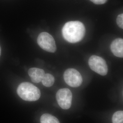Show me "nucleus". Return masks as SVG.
I'll return each instance as SVG.
<instances>
[{"mask_svg":"<svg viewBox=\"0 0 123 123\" xmlns=\"http://www.w3.org/2000/svg\"><path fill=\"white\" fill-rule=\"evenodd\" d=\"M85 28L84 24L79 21L67 22L62 28L63 38L69 43H76L84 38Z\"/></svg>","mask_w":123,"mask_h":123,"instance_id":"1","label":"nucleus"},{"mask_svg":"<svg viewBox=\"0 0 123 123\" xmlns=\"http://www.w3.org/2000/svg\"><path fill=\"white\" fill-rule=\"evenodd\" d=\"M41 123H60L58 119L51 114H44L40 118Z\"/></svg>","mask_w":123,"mask_h":123,"instance_id":"9","label":"nucleus"},{"mask_svg":"<svg viewBox=\"0 0 123 123\" xmlns=\"http://www.w3.org/2000/svg\"><path fill=\"white\" fill-rule=\"evenodd\" d=\"M57 103L62 109L68 110L71 106L73 95L68 88H61L56 93Z\"/></svg>","mask_w":123,"mask_h":123,"instance_id":"5","label":"nucleus"},{"mask_svg":"<svg viewBox=\"0 0 123 123\" xmlns=\"http://www.w3.org/2000/svg\"><path fill=\"white\" fill-rule=\"evenodd\" d=\"M110 49L114 56L123 57V39L118 38L114 40L110 45Z\"/></svg>","mask_w":123,"mask_h":123,"instance_id":"7","label":"nucleus"},{"mask_svg":"<svg viewBox=\"0 0 123 123\" xmlns=\"http://www.w3.org/2000/svg\"><path fill=\"white\" fill-rule=\"evenodd\" d=\"M63 78L66 84L72 87H78L83 82L81 75L74 68L67 69L64 73Z\"/></svg>","mask_w":123,"mask_h":123,"instance_id":"6","label":"nucleus"},{"mask_svg":"<svg viewBox=\"0 0 123 123\" xmlns=\"http://www.w3.org/2000/svg\"><path fill=\"white\" fill-rule=\"evenodd\" d=\"M88 65L90 68L97 74L105 76L108 73V66L105 60L96 55L91 56L88 60Z\"/></svg>","mask_w":123,"mask_h":123,"instance_id":"4","label":"nucleus"},{"mask_svg":"<svg viewBox=\"0 0 123 123\" xmlns=\"http://www.w3.org/2000/svg\"><path fill=\"white\" fill-rule=\"evenodd\" d=\"M17 93L19 97L25 101H37L41 96L39 89L28 82L20 84L17 88Z\"/></svg>","mask_w":123,"mask_h":123,"instance_id":"2","label":"nucleus"},{"mask_svg":"<svg viewBox=\"0 0 123 123\" xmlns=\"http://www.w3.org/2000/svg\"><path fill=\"white\" fill-rule=\"evenodd\" d=\"M28 74L32 82L39 83L41 82L45 74L44 71L37 68H32L29 69Z\"/></svg>","mask_w":123,"mask_h":123,"instance_id":"8","label":"nucleus"},{"mask_svg":"<svg viewBox=\"0 0 123 123\" xmlns=\"http://www.w3.org/2000/svg\"><path fill=\"white\" fill-rule=\"evenodd\" d=\"M93 3L97 5L104 4L107 1V0H90Z\"/></svg>","mask_w":123,"mask_h":123,"instance_id":"13","label":"nucleus"},{"mask_svg":"<svg viewBox=\"0 0 123 123\" xmlns=\"http://www.w3.org/2000/svg\"><path fill=\"white\" fill-rule=\"evenodd\" d=\"M116 22L118 26L121 28H123V14H120L117 17Z\"/></svg>","mask_w":123,"mask_h":123,"instance_id":"12","label":"nucleus"},{"mask_svg":"<svg viewBox=\"0 0 123 123\" xmlns=\"http://www.w3.org/2000/svg\"><path fill=\"white\" fill-rule=\"evenodd\" d=\"M112 119L113 123H123V111H118L114 113Z\"/></svg>","mask_w":123,"mask_h":123,"instance_id":"11","label":"nucleus"},{"mask_svg":"<svg viewBox=\"0 0 123 123\" xmlns=\"http://www.w3.org/2000/svg\"><path fill=\"white\" fill-rule=\"evenodd\" d=\"M40 47L45 51L50 53H54L57 50L55 41L52 36L46 32L40 34L37 39Z\"/></svg>","mask_w":123,"mask_h":123,"instance_id":"3","label":"nucleus"},{"mask_svg":"<svg viewBox=\"0 0 123 123\" xmlns=\"http://www.w3.org/2000/svg\"><path fill=\"white\" fill-rule=\"evenodd\" d=\"M41 82L44 86L50 87L54 83L55 79L53 75L50 74H45Z\"/></svg>","mask_w":123,"mask_h":123,"instance_id":"10","label":"nucleus"},{"mask_svg":"<svg viewBox=\"0 0 123 123\" xmlns=\"http://www.w3.org/2000/svg\"><path fill=\"white\" fill-rule=\"evenodd\" d=\"M0 54H1V48L0 46Z\"/></svg>","mask_w":123,"mask_h":123,"instance_id":"14","label":"nucleus"}]
</instances>
